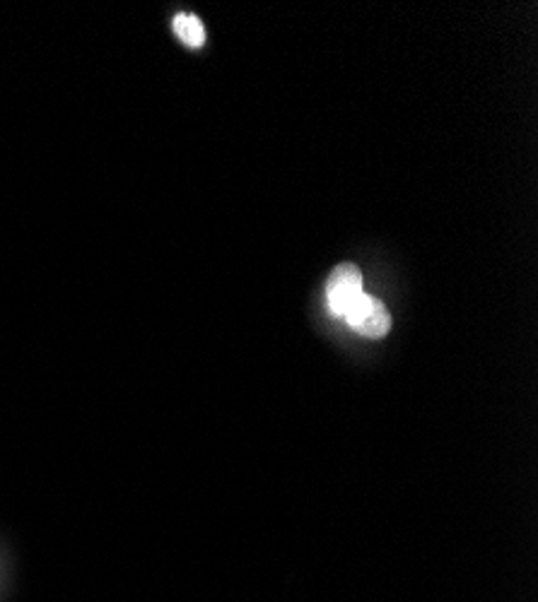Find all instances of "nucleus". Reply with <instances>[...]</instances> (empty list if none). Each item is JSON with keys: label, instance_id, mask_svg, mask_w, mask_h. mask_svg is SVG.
Wrapping results in <instances>:
<instances>
[{"label": "nucleus", "instance_id": "obj_1", "mask_svg": "<svg viewBox=\"0 0 538 602\" xmlns=\"http://www.w3.org/2000/svg\"><path fill=\"white\" fill-rule=\"evenodd\" d=\"M362 273L358 265L344 263L331 273L329 283H326V299H329L331 311L340 318H346L348 311L362 297Z\"/></svg>", "mask_w": 538, "mask_h": 602}, {"label": "nucleus", "instance_id": "obj_2", "mask_svg": "<svg viewBox=\"0 0 538 602\" xmlns=\"http://www.w3.org/2000/svg\"><path fill=\"white\" fill-rule=\"evenodd\" d=\"M346 320L365 338H384L391 330V316L387 306L370 294H362L356 306L348 311Z\"/></svg>", "mask_w": 538, "mask_h": 602}, {"label": "nucleus", "instance_id": "obj_3", "mask_svg": "<svg viewBox=\"0 0 538 602\" xmlns=\"http://www.w3.org/2000/svg\"><path fill=\"white\" fill-rule=\"evenodd\" d=\"M175 32L179 34L181 42L191 49L201 46L205 42L203 22L196 15H189V12H181V15L175 18Z\"/></svg>", "mask_w": 538, "mask_h": 602}]
</instances>
